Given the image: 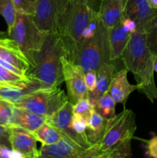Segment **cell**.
Here are the masks:
<instances>
[{
	"mask_svg": "<svg viewBox=\"0 0 157 158\" xmlns=\"http://www.w3.org/2000/svg\"><path fill=\"white\" fill-rule=\"evenodd\" d=\"M121 60L128 72L133 74L137 90L153 103L157 99L153 69L155 56L146 45L144 32L136 31L132 34Z\"/></svg>",
	"mask_w": 157,
	"mask_h": 158,
	"instance_id": "cell-1",
	"label": "cell"
},
{
	"mask_svg": "<svg viewBox=\"0 0 157 158\" xmlns=\"http://www.w3.org/2000/svg\"><path fill=\"white\" fill-rule=\"evenodd\" d=\"M0 158H2V157H0Z\"/></svg>",
	"mask_w": 157,
	"mask_h": 158,
	"instance_id": "cell-38",
	"label": "cell"
},
{
	"mask_svg": "<svg viewBox=\"0 0 157 158\" xmlns=\"http://www.w3.org/2000/svg\"><path fill=\"white\" fill-rule=\"evenodd\" d=\"M62 56H66V51L58 34H48L37 58L36 66L31 68L26 76L32 81L38 83L42 89L58 87L64 82Z\"/></svg>",
	"mask_w": 157,
	"mask_h": 158,
	"instance_id": "cell-3",
	"label": "cell"
},
{
	"mask_svg": "<svg viewBox=\"0 0 157 158\" xmlns=\"http://www.w3.org/2000/svg\"><path fill=\"white\" fill-rule=\"evenodd\" d=\"M11 148L20 151L27 158H38L37 140L29 131L17 126H9Z\"/></svg>",
	"mask_w": 157,
	"mask_h": 158,
	"instance_id": "cell-13",
	"label": "cell"
},
{
	"mask_svg": "<svg viewBox=\"0 0 157 158\" xmlns=\"http://www.w3.org/2000/svg\"><path fill=\"white\" fill-rule=\"evenodd\" d=\"M153 69H154V72L157 73V57H155V60H154Z\"/></svg>",
	"mask_w": 157,
	"mask_h": 158,
	"instance_id": "cell-36",
	"label": "cell"
},
{
	"mask_svg": "<svg viewBox=\"0 0 157 158\" xmlns=\"http://www.w3.org/2000/svg\"><path fill=\"white\" fill-rule=\"evenodd\" d=\"M69 60L81 66L84 72H97L103 64L111 61L109 30L100 20L93 36L85 42Z\"/></svg>",
	"mask_w": 157,
	"mask_h": 158,
	"instance_id": "cell-5",
	"label": "cell"
},
{
	"mask_svg": "<svg viewBox=\"0 0 157 158\" xmlns=\"http://www.w3.org/2000/svg\"><path fill=\"white\" fill-rule=\"evenodd\" d=\"M120 23H121L123 29L126 31H127L128 32H129V33L132 34L135 32H136V24H135V23L133 20L130 19L129 18H126V17H123Z\"/></svg>",
	"mask_w": 157,
	"mask_h": 158,
	"instance_id": "cell-34",
	"label": "cell"
},
{
	"mask_svg": "<svg viewBox=\"0 0 157 158\" xmlns=\"http://www.w3.org/2000/svg\"><path fill=\"white\" fill-rule=\"evenodd\" d=\"M93 110L94 106L88 98L80 100L75 104H72V114H79L87 120Z\"/></svg>",
	"mask_w": 157,
	"mask_h": 158,
	"instance_id": "cell-29",
	"label": "cell"
},
{
	"mask_svg": "<svg viewBox=\"0 0 157 158\" xmlns=\"http://www.w3.org/2000/svg\"><path fill=\"white\" fill-rule=\"evenodd\" d=\"M127 74L128 70L126 68L115 72L109 87V94L115 103H120L124 106L130 94L138 89L136 85L129 83Z\"/></svg>",
	"mask_w": 157,
	"mask_h": 158,
	"instance_id": "cell-14",
	"label": "cell"
},
{
	"mask_svg": "<svg viewBox=\"0 0 157 158\" xmlns=\"http://www.w3.org/2000/svg\"><path fill=\"white\" fill-rule=\"evenodd\" d=\"M0 146H6L11 148L9 127L1 124H0Z\"/></svg>",
	"mask_w": 157,
	"mask_h": 158,
	"instance_id": "cell-33",
	"label": "cell"
},
{
	"mask_svg": "<svg viewBox=\"0 0 157 158\" xmlns=\"http://www.w3.org/2000/svg\"><path fill=\"white\" fill-rule=\"evenodd\" d=\"M71 126H72V130H73L75 134L88 140L87 136H86L87 120L85 117L79 115V114H72V120H71Z\"/></svg>",
	"mask_w": 157,
	"mask_h": 158,
	"instance_id": "cell-28",
	"label": "cell"
},
{
	"mask_svg": "<svg viewBox=\"0 0 157 158\" xmlns=\"http://www.w3.org/2000/svg\"><path fill=\"white\" fill-rule=\"evenodd\" d=\"M32 80L27 76H21L11 72L9 69L0 65V84L16 85L26 86L32 83Z\"/></svg>",
	"mask_w": 157,
	"mask_h": 158,
	"instance_id": "cell-24",
	"label": "cell"
},
{
	"mask_svg": "<svg viewBox=\"0 0 157 158\" xmlns=\"http://www.w3.org/2000/svg\"><path fill=\"white\" fill-rule=\"evenodd\" d=\"M146 146V154L150 158H157V135L149 140H145Z\"/></svg>",
	"mask_w": 157,
	"mask_h": 158,
	"instance_id": "cell-32",
	"label": "cell"
},
{
	"mask_svg": "<svg viewBox=\"0 0 157 158\" xmlns=\"http://www.w3.org/2000/svg\"><path fill=\"white\" fill-rule=\"evenodd\" d=\"M97 72L95 70H89L85 72V81L89 93H92L95 90L96 85Z\"/></svg>",
	"mask_w": 157,
	"mask_h": 158,
	"instance_id": "cell-31",
	"label": "cell"
},
{
	"mask_svg": "<svg viewBox=\"0 0 157 158\" xmlns=\"http://www.w3.org/2000/svg\"><path fill=\"white\" fill-rule=\"evenodd\" d=\"M17 12L33 15L35 12V0H12Z\"/></svg>",
	"mask_w": 157,
	"mask_h": 158,
	"instance_id": "cell-30",
	"label": "cell"
},
{
	"mask_svg": "<svg viewBox=\"0 0 157 158\" xmlns=\"http://www.w3.org/2000/svg\"><path fill=\"white\" fill-rule=\"evenodd\" d=\"M32 134L37 141H39L42 146L55 144L62 138V131L51 126L46 122Z\"/></svg>",
	"mask_w": 157,
	"mask_h": 158,
	"instance_id": "cell-22",
	"label": "cell"
},
{
	"mask_svg": "<svg viewBox=\"0 0 157 158\" xmlns=\"http://www.w3.org/2000/svg\"><path fill=\"white\" fill-rule=\"evenodd\" d=\"M150 6L153 9H157V0H147Z\"/></svg>",
	"mask_w": 157,
	"mask_h": 158,
	"instance_id": "cell-35",
	"label": "cell"
},
{
	"mask_svg": "<svg viewBox=\"0 0 157 158\" xmlns=\"http://www.w3.org/2000/svg\"><path fill=\"white\" fill-rule=\"evenodd\" d=\"M115 102L109 90L99 97L94 105V110L103 118L109 120L115 115Z\"/></svg>",
	"mask_w": 157,
	"mask_h": 158,
	"instance_id": "cell-23",
	"label": "cell"
},
{
	"mask_svg": "<svg viewBox=\"0 0 157 158\" xmlns=\"http://www.w3.org/2000/svg\"><path fill=\"white\" fill-rule=\"evenodd\" d=\"M126 0H102L98 17L105 27L109 30L121 22Z\"/></svg>",
	"mask_w": 157,
	"mask_h": 158,
	"instance_id": "cell-16",
	"label": "cell"
},
{
	"mask_svg": "<svg viewBox=\"0 0 157 158\" xmlns=\"http://www.w3.org/2000/svg\"><path fill=\"white\" fill-rule=\"evenodd\" d=\"M156 10L151 7L147 0H126L123 17L133 20L136 24V31L145 33Z\"/></svg>",
	"mask_w": 157,
	"mask_h": 158,
	"instance_id": "cell-11",
	"label": "cell"
},
{
	"mask_svg": "<svg viewBox=\"0 0 157 158\" xmlns=\"http://www.w3.org/2000/svg\"><path fill=\"white\" fill-rule=\"evenodd\" d=\"M0 59L13 65L26 73L30 69L27 58L17 43L11 38L0 39Z\"/></svg>",
	"mask_w": 157,
	"mask_h": 158,
	"instance_id": "cell-15",
	"label": "cell"
},
{
	"mask_svg": "<svg viewBox=\"0 0 157 158\" xmlns=\"http://www.w3.org/2000/svg\"><path fill=\"white\" fill-rule=\"evenodd\" d=\"M72 116V104L69 101H68L62 107L58 110L56 113L52 115L51 117L46 119V123H49L51 126L60 130L67 134L71 139L76 142L78 144L81 145L84 148H89L92 145L89 143L86 139L75 134L72 130L71 126V120Z\"/></svg>",
	"mask_w": 157,
	"mask_h": 158,
	"instance_id": "cell-12",
	"label": "cell"
},
{
	"mask_svg": "<svg viewBox=\"0 0 157 158\" xmlns=\"http://www.w3.org/2000/svg\"><path fill=\"white\" fill-rule=\"evenodd\" d=\"M41 89H42V87L38 83L34 81L26 86L0 84V100L7 101L12 104H15L22 100L26 95Z\"/></svg>",
	"mask_w": 157,
	"mask_h": 158,
	"instance_id": "cell-20",
	"label": "cell"
},
{
	"mask_svg": "<svg viewBox=\"0 0 157 158\" xmlns=\"http://www.w3.org/2000/svg\"><path fill=\"white\" fill-rule=\"evenodd\" d=\"M97 15L91 0H68L56 31L68 59L83 44L85 31Z\"/></svg>",
	"mask_w": 157,
	"mask_h": 158,
	"instance_id": "cell-2",
	"label": "cell"
},
{
	"mask_svg": "<svg viewBox=\"0 0 157 158\" xmlns=\"http://www.w3.org/2000/svg\"><path fill=\"white\" fill-rule=\"evenodd\" d=\"M2 35H3V32H0V39H1V38H2Z\"/></svg>",
	"mask_w": 157,
	"mask_h": 158,
	"instance_id": "cell-37",
	"label": "cell"
},
{
	"mask_svg": "<svg viewBox=\"0 0 157 158\" xmlns=\"http://www.w3.org/2000/svg\"><path fill=\"white\" fill-rule=\"evenodd\" d=\"M8 35L17 43L27 58L30 69L35 67L38 56L44 46L48 34L38 29L32 15L17 12L16 21Z\"/></svg>",
	"mask_w": 157,
	"mask_h": 158,
	"instance_id": "cell-4",
	"label": "cell"
},
{
	"mask_svg": "<svg viewBox=\"0 0 157 158\" xmlns=\"http://www.w3.org/2000/svg\"><path fill=\"white\" fill-rule=\"evenodd\" d=\"M107 120L92 110L87 120L86 136L91 145L99 143L104 135Z\"/></svg>",
	"mask_w": 157,
	"mask_h": 158,
	"instance_id": "cell-21",
	"label": "cell"
},
{
	"mask_svg": "<svg viewBox=\"0 0 157 158\" xmlns=\"http://www.w3.org/2000/svg\"><path fill=\"white\" fill-rule=\"evenodd\" d=\"M61 65L69 101L75 104L78 100L87 99L89 91L85 81V72L81 66L74 63L66 56H62Z\"/></svg>",
	"mask_w": 157,
	"mask_h": 158,
	"instance_id": "cell-10",
	"label": "cell"
},
{
	"mask_svg": "<svg viewBox=\"0 0 157 158\" xmlns=\"http://www.w3.org/2000/svg\"><path fill=\"white\" fill-rule=\"evenodd\" d=\"M68 101L69 99L65 91L59 87H55L34 91L13 105L48 118L61 109Z\"/></svg>",
	"mask_w": 157,
	"mask_h": 158,
	"instance_id": "cell-6",
	"label": "cell"
},
{
	"mask_svg": "<svg viewBox=\"0 0 157 158\" xmlns=\"http://www.w3.org/2000/svg\"><path fill=\"white\" fill-rule=\"evenodd\" d=\"M62 133V138L55 144L42 146L39 150L38 158H113L112 149L103 151L99 143L86 148L78 144L67 134Z\"/></svg>",
	"mask_w": 157,
	"mask_h": 158,
	"instance_id": "cell-7",
	"label": "cell"
},
{
	"mask_svg": "<svg viewBox=\"0 0 157 158\" xmlns=\"http://www.w3.org/2000/svg\"><path fill=\"white\" fill-rule=\"evenodd\" d=\"M14 105L5 100H0V124L12 126L13 120Z\"/></svg>",
	"mask_w": 157,
	"mask_h": 158,
	"instance_id": "cell-27",
	"label": "cell"
},
{
	"mask_svg": "<svg viewBox=\"0 0 157 158\" xmlns=\"http://www.w3.org/2000/svg\"><path fill=\"white\" fill-rule=\"evenodd\" d=\"M68 0H35L32 18L38 29L46 34L56 33L60 17Z\"/></svg>",
	"mask_w": 157,
	"mask_h": 158,
	"instance_id": "cell-9",
	"label": "cell"
},
{
	"mask_svg": "<svg viewBox=\"0 0 157 158\" xmlns=\"http://www.w3.org/2000/svg\"><path fill=\"white\" fill-rule=\"evenodd\" d=\"M116 63L115 61H110L105 63L97 71L95 89L93 92L89 93L88 97L93 106L99 97L109 90L111 80L116 69Z\"/></svg>",
	"mask_w": 157,
	"mask_h": 158,
	"instance_id": "cell-17",
	"label": "cell"
},
{
	"mask_svg": "<svg viewBox=\"0 0 157 158\" xmlns=\"http://www.w3.org/2000/svg\"><path fill=\"white\" fill-rule=\"evenodd\" d=\"M0 15L4 18L8 27V35L11 32L17 17V10L12 0H0Z\"/></svg>",
	"mask_w": 157,
	"mask_h": 158,
	"instance_id": "cell-25",
	"label": "cell"
},
{
	"mask_svg": "<svg viewBox=\"0 0 157 158\" xmlns=\"http://www.w3.org/2000/svg\"><path fill=\"white\" fill-rule=\"evenodd\" d=\"M136 128L135 114L132 110L124 108L121 113L107 120L99 150L108 151L122 142L132 140Z\"/></svg>",
	"mask_w": 157,
	"mask_h": 158,
	"instance_id": "cell-8",
	"label": "cell"
},
{
	"mask_svg": "<svg viewBox=\"0 0 157 158\" xmlns=\"http://www.w3.org/2000/svg\"><path fill=\"white\" fill-rule=\"evenodd\" d=\"M132 34L123 29L121 23L109 30L110 60L117 62L121 59Z\"/></svg>",
	"mask_w": 157,
	"mask_h": 158,
	"instance_id": "cell-18",
	"label": "cell"
},
{
	"mask_svg": "<svg viewBox=\"0 0 157 158\" xmlns=\"http://www.w3.org/2000/svg\"><path fill=\"white\" fill-rule=\"evenodd\" d=\"M46 117L14 106L12 125L19 127L31 133L36 131L46 121Z\"/></svg>",
	"mask_w": 157,
	"mask_h": 158,
	"instance_id": "cell-19",
	"label": "cell"
},
{
	"mask_svg": "<svg viewBox=\"0 0 157 158\" xmlns=\"http://www.w3.org/2000/svg\"><path fill=\"white\" fill-rule=\"evenodd\" d=\"M146 42L151 53L157 57V10L155 16L145 31Z\"/></svg>",
	"mask_w": 157,
	"mask_h": 158,
	"instance_id": "cell-26",
	"label": "cell"
}]
</instances>
